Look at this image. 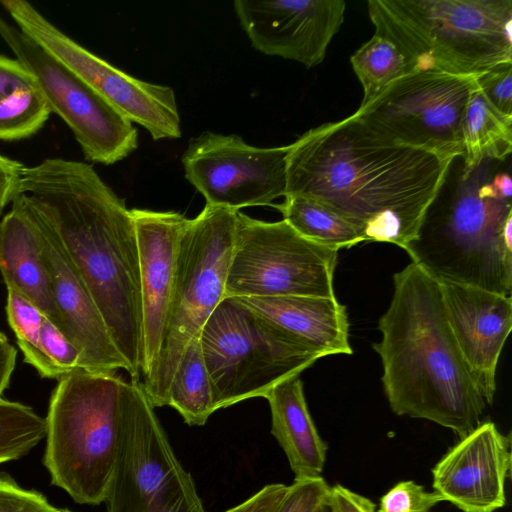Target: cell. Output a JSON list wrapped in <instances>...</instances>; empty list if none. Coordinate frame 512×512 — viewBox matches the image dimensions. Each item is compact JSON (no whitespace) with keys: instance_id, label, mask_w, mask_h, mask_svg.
<instances>
[{"instance_id":"f1b7e54d","label":"cell","mask_w":512,"mask_h":512,"mask_svg":"<svg viewBox=\"0 0 512 512\" xmlns=\"http://www.w3.org/2000/svg\"><path fill=\"white\" fill-rule=\"evenodd\" d=\"M6 312L9 325L14 331L25 361L32 365L42 377L57 378L41 349L40 333L44 318L42 312L12 289H7Z\"/></svg>"},{"instance_id":"ee69618b","label":"cell","mask_w":512,"mask_h":512,"mask_svg":"<svg viewBox=\"0 0 512 512\" xmlns=\"http://www.w3.org/2000/svg\"><path fill=\"white\" fill-rule=\"evenodd\" d=\"M0 98H2V97H0Z\"/></svg>"},{"instance_id":"7a4b0ae2","label":"cell","mask_w":512,"mask_h":512,"mask_svg":"<svg viewBox=\"0 0 512 512\" xmlns=\"http://www.w3.org/2000/svg\"><path fill=\"white\" fill-rule=\"evenodd\" d=\"M24 194L47 218L138 381L143 365L139 251L125 201L87 163L47 158L20 171ZM15 194V195H16Z\"/></svg>"},{"instance_id":"8fae6325","label":"cell","mask_w":512,"mask_h":512,"mask_svg":"<svg viewBox=\"0 0 512 512\" xmlns=\"http://www.w3.org/2000/svg\"><path fill=\"white\" fill-rule=\"evenodd\" d=\"M476 76L414 70L352 116L393 142L462 157V124Z\"/></svg>"},{"instance_id":"3957f363","label":"cell","mask_w":512,"mask_h":512,"mask_svg":"<svg viewBox=\"0 0 512 512\" xmlns=\"http://www.w3.org/2000/svg\"><path fill=\"white\" fill-rule=\"evenodd\" d=\"M384 392L399 416L425 419L466 436L486 407L449 326L440 287L410 263L393 275V294L378 321Z\"/></svg>"},{"instance_id":"e575fe53","label":"cell","mask_w":512,"mask_h":512,"mask_svg":"<svg viewBox=\"0 0 512 512\" xmlns=\"http://www.w3.org/2000/svg\"><path fill=\"white\" fill-rule=\"evenodd\" d=\"M36 86L33 75L16 58L0 55V97Z\"/></svg>"},{"instance_id":"8992f818","label":"cell","mask_w":512,"mask_h":512,"mask_svg":"<svg viewBox=\"0 0 512 512\" xmlns=\"http://www.w3.org/2000/svg\"><path fill=\"white\" fill-rule=\"evenodd\" d=\"M438 217L426 215L405 250L412 263L436 280L475 286L504 296L512 291V249L504 229L511 199L502 197L478 168L467 177Z\"/></svg>"},{"instance_id":"4fadbf2b","label":"cell","mask_w":512,"mask_h":512,"mask_svg":"<svg viewBox=\"0 0 512 512\" xmlns=\"http://www.w3.org/2000/svg\"><path fill=\"white\" fill-rule=\"evenodd\" d=\"M14 24L154 140L182 135L174 90L140 80L93 54L25 0H0Z\"/></svg>"},{"instance_id":"9c48e42d","label":"cell","mask_w":512,"mask_h":512,"mask_svg":"<svg viewBox=\"0 0 512 512\" xmlns=\"http://www.w3.org/2000/svg\"><path fill=\"white\" fill-rule=\"evenodd\" d=\"M107 512H205L142 383L132 380L120 424Z\"/></svg>"},{"instance_id":"7c38bea8","label":"cell","mask_w":512,"mask_h":512,"mask_svg":"<svg viewBox=\"0 0 512 512\" xmlns=\"http://www.w3.org/2000/svg\"><path fill=\"white\" fill-rule=\"evenodd\" d=\"M0 38L33 75L51 113L67 124L87 160L111 165L137 149L138 132L126 116L1 15Z\"/></svg>"},{"instance_id":"44dd1931","label":"cell","mask_w":512,"mask_h":512,"mask_svg":"<svg viewBox=\"0 0 512 512\" xmlns=\"http://www.w3.org/2000/svg\"><path fill=\"white\" fill-rule=\"evenodd\" d=\"M11 204L0 221V271L4 282L7 289L29 300L60 329L39 230L21 195H15Z\"/></svg>"},{"instance_id":"d6a6232c","label":"cell","mask_w":512,"mask_h":512,"mask_svg":"<svg viewBox=\"0 0 512 512\" xmlns=\"http://www.w3.org/2000/svg\"><path fill=\"white\" fill-rule=\"evenodd\" d=\"M329 490L322 476L294 481L277 512H314L327 501Z\"/></svg>"},{"instance_id":"52a82bcc","label":"cell","mask_w":512,"mask_h":512,"mask_svg":"<svg viewBox=\"0 0 512 512\" xmlns=\"http://www.w3.org/2000/svg\"><path fill=\"white\" fill-rule=\"evenodd\" d=\"M236 210L206 204L182 235L175 285L156 367L142 382L151 405L168 406L169 389L187 345L225 299Z\"/></svg>"},{"instance_id":"2e32d148","label":"cell","mask_w":512,"mask_h":512,"mask_svg":"<svg viewBox=\"0 0 512 512\" xmlns=\"http://www.w3.org/2000/svg\"><path fill=\"white\" fill-rule=\"evenodd\" d=\"M511 464V435L481 422L432 468L433 491L463 512H494L506 504Z\"/></svg>"},{"instance_id":"7402d4cb","label":"cell","mask_w":512,"mask_h":512,"mask_svg":"<svg viewBox=\"0 0 512 512\" xmlns=\"http://www.w3.org/2000/svg\"><path fill=\"white\" fill-rule=\"evenodd\" d=\"M264 398L271 411V433L283 449L294 481L321 477L328 445L309 413L299 375L272 387Z\"/></svg>"},{"instance_id":"8d00e7d4","label":"cell","mask_w":512,"mask_h":512,"mask_svg":"<svg viewBox=\"0 0 512 512\" xmlns=\"http://www.w3.org/2000/svg\"><path fill=\"white\" fill-rule=\"evenodd\" d=\"M327 503L331 512H377L371 499L341 484L330 486Z\"/></svg>"},{"instance_id":"ffe728a7","label":"cell","mask_w":512,"mask_h":512,"mask_svg":"<svg viewBox=\"0 0 512 512\" xmlns=\"http://www.w3.org/2000/svg\"><path fill=\"white\" fill-rule=\"evenodd\" d=\"M232 299L319 358L353 353L346 308L336 297L290 295Z\"/></svg>"},{"instance_id":"4dcf8cb0","label":"cell","mask_w":512,"mask_h":512,"mask_svg":"<svg viewBox=\"0 0 512 512\" xmlns=\"http://www.w3.org/2000/svg\"><path fill=\"white\" fill-rule=\"evenodd\" d=\"M40 343L58 379L80 368V353L75 345L45 316L41 327Z\"/></svg>"},{"instance_id":"b9f144b4","label":"cell","mask_w":512,"mask_h":512,"mask_svg":"<svg viewBox=\"0 0 512 512\" xmlns=\"http://www.w3.org/2000/svg\"><path fill=\"white\" fill-rule=\"evenodd\" d=\"M8 341L7 337L0 331V342Z\"/></svg>"},{"instance_id":"30bf717a","label":"cell","mask_w":512,"mask_h":512,"mask_svg":"<svg viewBox=\"0 0 512 512\" xmlns=\"http://www.w3.org/2000/svg\"><path fill=\"white\" fill-rule=\"evenodd\" d=\"M338 251L303 237L283 219L267 222L238 211L225 298H334Z\"/></svg>"},{"instance_id":"f546056e","label":"cell","mask_w":512,"mask_h":512,"mask_svg":"<svg viewBox=\"0 0 512 512\" xmlns=\"http://www.w3.org/2000/svg\"><path fill=\"white\" fill-rule=\"evenodd\" d=\"M440 502L436 492L426 491L413 480H404L381 496L377 512H431Z\"/></svg>"},{"instance_id":"d4e9b609","label":"cell","mask_w":512,"mask_h":512,"mask_svg":"<svg viewBox=\"0 0 512 512\" xmlns=\"http://www.w3.org/2000/svg\"><path fill=\"white\" fill-rule=\"evenodd\" d=\"M168 406L188 425L202 426L216 411L213 385L203 355L200 336L184 350L172 379Z\"/></svg>"},{"instance_id":"ba28073f","label":"cell","mask_w":512,"mask_h":512,"mask_svg":"<svg viewBox=\"0 0 512 512\" xmlns=\"http://www.w3.org/2000/svg\"><path fill=\"white\" fill-rule=\"evenodd\" d=\"M216 410L264 395L300 375L319 357L232 298H225L200 333Z\"/></svg>"},{"instance_id":"ab89813d","label":"cell","mask_w":512,"mask_h":512,"mask_svg":"<svg viewBox=\"0 0 512 512\" xmlns=\"http://www.w3.org/2000/svg\"><path fill=\"white\" fill-rule=\"evenodd\" d=\"M491 183L496 191L504 198L511 199L512 195V181L511 177L506 172H499L491 179Z\"/></svg>"},{"instance_id":"d590c367","label":"cell","mask_w":512,"mask_h":512,"mask_svg":"<svg viewBox=\"0 0 512 512\" xmlns=\"http://www.w3.org/2000/svg\"><path fill=\"white\" fill-rule=\"evenodd\" d=\"M288 489L289 486L281 483L266 485L243 503L225 512H277Z\"/></svg>"},{"instance_id":"836d02e7","label":"cell","mask_w":512,"mask_h":512,"mask_svg":"<svg viewBox=\"0 0 512 512\" xmlns=\"http://www.w3.org/2000/svg\"><path fill=\"white\" fill-rule=\"evenodd\" d=\"M34 490H25L8 476H0V512H58Z\"/></svg>"},{"instance_id":"cb8c5ba5","label":"cell","mask_w":512,"mask_h":512,"mask_svg":"<svg viewBox=\"0 0 512 512\" xmlns=\"http://www.w3.org/2000/svg\"><path fill=\"white\" fill-rule=\"evenodd\" d=\"M284 198L282 203L273 204V207L303 237L336 250L351 248L366 241L356 225L329 206L303 196Z\"/></svg>"},{"instance_id":"484cf974","label":"cell","mask_w":512,"mask_h":512,"mask_svg":"<svg viewBox=\"0 0 512 512\" xmlns=\"http://www.w3.org/2000/svg\"><path fill=\"white\" fill-rule=\"evenodd\" d=\"M363 87L360 106L372 101L389 84L414 71L403 51L388 37L374 32L350 58Z\"/></svg>"},{"instance_id":"60d3db41","label":"cell","mask_w":512,"mask_h":512,"mask_svg":"<svg viewBox=\"0 0 512 512\" xmlns=\"http://www.w3.org/2000/svg\"><path fill=\"white\" fill-rule=\"evenodd\" d=\"M314 512H331L327 501L322 503Z\"/></svg>"},{"instance_id":"1f68e13d","label":"cell","mask_w":512,"mask_h":512,"mask_svg":"<svg viewBox=\"0 0 512 512\" xmlns=\"http://www.w3.org/2000/svg\"><path fill=\"white\" fill-rule=\"evenodd\" d=\"M487 101L502 114L512 116V62L498 64L475 77Z\"/></svg>"},{"instance_id":"f35d334b","label":"cell","mask_w":512,"mask_h":512,"mask_svg":"<svg viewBox=\"0 0 512 512\" xmlns=\"http://www.w3.org/2000/svg\"><path fill=\"white\" fill-rule=\"evenodd\" d=\"M17 350L8 341L0 342V399L16 365Z\"/></svg>"},{"instance_id":"d6986e66","label":"cell","mask_w":512,"mask_h":512,"mask_svg":"<svg viewBox=\"0 0 512 512\" xmlns=\"http://www.w3.org/2000/svg\"><path fill=\"white\" fill-rule=\"evenodd\" d=\"M458 348L487 404L496 391V369L512 328L511 296L437 280Z\"/></svg>"},{"instance_id":"6da1fadb","label":"cell","mask_w":512,"mask_h":512,"mask_svg":"<svg viewBox=\"0 0 512 512\" xmlns=\"http://www.w3.org/2000/svg\"><path fill=\"white\" fill-rule=\"evenodd\" d=\"M454 159L388 140L351 115L289 145L285 196L317 200L356 225L366 241L406 250Z\"/></svg>"},{"instance_id":"e0dca14e","label":"cell","mask_w":512,"mask_h":512,"mask_svg":"<svg viewBox=\"0 0 512 512\" xmlns=\"http://www.w3.org/2000/svg\"><path fill=\"white\" fill-rule=\"evenodd\" d=\"M19 195L39 230L60 317V329L79 351L80 368L101 371L123 369L131 375L128 362L114 344L88 288L55 229L26 195Z\"/></svg>"},{"instance_id":"7bdbcfd3","label":"cell","mask_w":512,"mask_h":512,"mask_svg":"<svg viewBox=\"0 0 512 512\" xmlns=\"http://www.w3.org/2000/svg\"><path fill=\"white\" fill-rule=\"evenodd\" d=\"M58 512H71V511L66 510V509H65V510H60V509H59V510H58Z\"/></svg>"},{"instance_id":"4316f807","label":"cell","mask_w":512,"mask_h":512,"mask_svg":"<svg viewBox=\"0 0 512 512\" xmlns=\"http://www.w3.org/2000/svg\"><path fill=\"white\" fill-rule=\"evenodd\" d=\"M44 437L45 418L29 406L0 399V464L26 455Z\"/></svg>"},{"instance_id":"74e56055","label":"cell","mask_w":512,"mask_h":512,"mask_svg":"<svg viewBox=\"0 0 512 512\" xmlns=\"http://www.w3.org/2000/svg\"><path fill=\"white\" fill-rule=\"evenodd\" d=\"M23 166L19 161L0 154V215L16 194Z\"/></svg>"},{"instance_id":"ac0fdd59","label":"cell","mask_w":512,"mask_h":512,"mask_svg":"<svg viewBox=\"0 0 512 512\" xmlns=\"http://www.w3.org/2000/svg\"><path fill=\"white\" fill-rule=\"evenodd\" d=\"M140 265L143 317V380L159 359L173 295L177 258L188 218L175 211L133 208Z\"/></svg>"},{"instance_id":"277c9868","label":"cell","mask_w":512,"mask_h":512,"mask_svg":"<svg viewBox=\"0 0 512 512\" xmlns=\"http://www.w3.org/2000/svg\"><path fill=\"white\" fill-rule=\"evenodd\" d=\"M375 32L414 70L478 76L512 62V0H369Z\"/></svg>"},{"instance_id":"5b68a950","label":"cell","mask_w":512,"mask_h":512,"mask_svg":"<svg viewBox=\"0 0 512 512\" xmlns=\"http://www.w3.org/2000/svg\"><path fill=\"white\" fill-rule=\"evenodd\" d=\"M115 372L77 368L51 395L44 464L52 484L80 504L104 502L112 477L132 384Z\"/></svg>"},{"instance_id":"83f0119b","label":"cell","mask_w":512,"mask_h":512,"mask_svg":"<svg viewBox=\"0 0 512 512\" xmlns=\"http://www.w3.org/2000/svg\"><path fill=\"white\" fill-rule=\"evenodd\" d=\"M51 114L37 86L0 98V140L13 141L37 133Z\"/></svg>"},{"instance_id":"603a6c76","label":"cell","mask_w":512,"mask_h":512,"mask_svg":"<svg viewBox=\"0 0 512 512\" xmlns=\"http://www.w3.org/2000/svg\"><path fill=\"white\" fill-rule=\"evenodd\" d=\"M462 140V178L480 167L485 160H505L512 151V116L495 109L476 84L464 113Z\"/></svg>"},{"instance_id":"9a60e30c","label":"cell","mask_w":512,"mask_h":512,"mask_svg":"<svg viewBox=\"0 0 512 512\" xmlns=\"http://www.w3.org/2000/svg\"><path fill=\"white\" fill-rule=\"evenodd\" d=\"M233 5L256 50L306 68L323 62L346 10L343 0H236Z\"/></svg>"},{"instance_id":"5bb4252c","label":"cell","mask_w":512,"mask_h":512,"mask_svg":"<svg viewBox=\"0 0 512 512\" xmlns=\"http://www.w3.org/2000/svg\"><path fill=\"white\" fill-rule=\"evenodd\" d=\"M288 151L289 145L259 148L238 135L206 131L189 141L181 161L206 204L239 211L285 197Z\"/></svg>"}]
</instances>
